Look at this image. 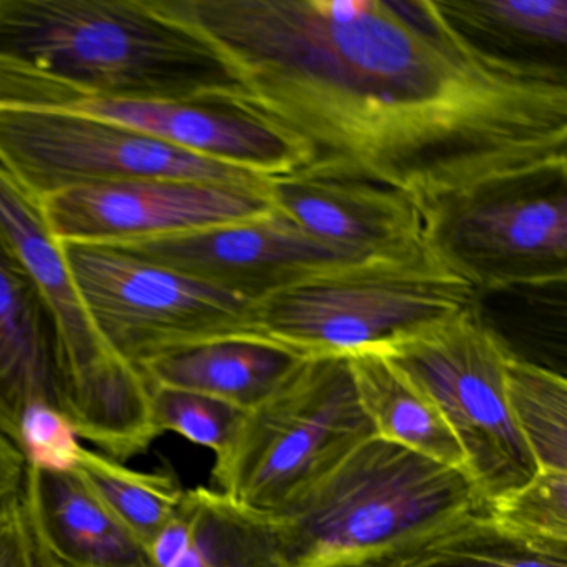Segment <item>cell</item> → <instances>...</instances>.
<instances>
[{"mask_svg": "<svg viewBox=\"0 0 567 567\" xmlns=\"http://www.w3.org/2000/svg\"><path fill=\"white\" fill-rule=\"evenodd\" d=\"M19 504L38 567H155L148 547L75 471L25 463Z\"/></svg>", "mask_w": 567, "mask_h": 567, "instance_id": "obj_14", "label": "cell"}, {"mask_svg": "<svg viewBox=\"0 0 567 567\" xmlns=\"http://www.w3.org/2000/svg\"><path fill=\"white\" fill-rule=\"evenodd\" d=\"M109 247L251 301L315 271L368 260L311 237L278 210L251 220Z\"/></svg>", "mask_w": 567, "mask_h": 567, "instance_id": "obj_11", "label": "cell"}, {"mask_svg": "<svg viewBox=\"0 0 567 567\" xmlns=\"http://www.w3.org/2000/svg\"><path fill=\"white\" fill-rule=\"evenodd\" d=\"M384 559L388 567H567V553L539 549L503 533L486 511Z\"/></svg>", "mask_w": 567, "mask_h": 567, "instance_id": "obj_21", "label": "cell"}, {"mask_svg": "<svg viewBox=\"0 0 567 567\" xmlns=\"http://www.w3.org/2000/svg\"><path fill=\"white\" fill-rule=\"evenodd\" d=\"M59 245H124L264 217L275 210L261 185L141 178L72 188L41 200Z\"/></svg>", "mask_w": 567, "mask_h": 567, "instance_id": "obj_10", "label": "cell"}, {"mask_svg": "<svg viewBox=\"0 0 567 567\" xmlns=\"http://www.w3.org/2000/svg\"><path fill=\"white\" fill-rule=\"evenodd\" d=\"M348 364L377 436L466 473L463 450L443 414L383 351L348 354Z\"/></svg>", "mask_w": 567, "mask_h": 567, "instance_id": "obj_18", "label": "cell"}, {"mask_svg": "<svg viewBox=\"0 0 567 567\" xmlns=\"http://www.w3.org/2000/svg\"><path fill=\"white\" fill-rule=\"evenodd\" d=\"M0 567H38L21 504L0 520Z\"/></svg>", "mask_w": 567, "mask_h": 567, "instance_id": "obj_27", "label": "cell"}, {"mask_svg": "<svg viewBox=\"0 0 567 567\" xmlns=\"http://www.w3.org/2000/svg\"><path fill=\"white\" fill-rule=\"evenodd\" d=\"M268 188L275 210L358 257L403 260L431 250L430 215L393 188L307 172L270 178Z\"/></svg>", "mask_w": 567, "mask_h": 567, "instance_id": "obj_12", "label": "cell"}, {"mask_svg": "<svg viewBox=\"0 0 567 567\" xmlns=\"http://www.w3.org/2000/svg\"><path fill=\"white\" fill-rule=\"evenodd\" d=\"M148 553L155 567H285L268 519L208 487L185 491Z\"/></svg>", "mask_w": 567, "mask_h": 567, "instance_id": "obj_17", "label": "cell"}, {"mask_svg": "<svg viewBox=\"0 0 567 567\" xmlns=\"http://www.w3.org/2000/svg\"><path fill=\"white\" fill-rule=\"evenodd\" d=\"M378 350L443 414L484 504L537 473L507 406L504 367L513 351L480 303Z\"/></svg>", "mask_w": 567, "mask_h": 567, "instance_id": "obj_6", "label": "cell"}, {"mask_svg": "<svg viewBox=\"0 0 567 567\" xmlns=\"http://www.w3.org/2000/svg\"><path fill=\"white\" fill-rule=\"evenodd\" d=\"M152 416L158 433L181 434L185 440L214 451L215 460L224 456L244 421L245 411L192 391L148 386Z\"/></svg>", "mask_w": 567, "mask_h": 567, "instance_id": "obj_24", "label": "cell"}, {"mask_svg": "<svg viewBox=\"0 0 567 567\" xmlns=\"http://www.w3.org/2000/svg\"><path fill=\"white\" fill-rule=\"evenodd\" d=\"M75 473L97 494L112 514L151 547L174 519L185 489L172 471L131 470L101 451L81 447Z\"/></svg>", "mask_w": 567, "mask_h": 567, "instance_id": "obj_19", "label": "cell"}, {"mask_svg": "<svg viewBox=\"0 0 567 567\" xmlns=\"http://www.w3.org/2000/svg\"><path fill=\"white\" fill-rule=\"evenodd\" d=\"M78 437L68 417L45 403L29 406L19 426V447L25 463L54 473L75 471L82 447Z\"/></svg>", "mask_w": 567, "mask_h": 567, "instance_id": "obj_25", "label": "cell"}, {"mask_svg": "<svg viewBox=\"0 0 567 567\" xmlns=\"http://www.w3.org/2000/svg\"><path fill=\"white\" fill-rule=\"evenodd\" d=\"M507 406L537 470L567 471V383L563 374L511 353Z\"/></svg>", "mask_w": 567, "mask_h": 567, "instance_id": "obj_22", "label": "cell"}, {"mask_svg": "<svg viewBox=\"0 0 567 567\" xmlns=\"http://www.w3.org/2000/svg\"><path fill=\"white\" fill-rule=\"evenodd\" d=\"M214 52L152 0H0V104L51 94L212 104Z\"/></svg>", "mask_w": 567, "mask_h": 567, "instance_id": "obj_2", "label": "cell"}, {"mask_svg": "<svg viewBox=\"0 0 567 567\" xmlns=\"http://www.w3.org/2000/svg\"><path fill=\"white\" fill-rule=\"evenodd\" d=\"M0 164L35 200L87 185L167 178L261 185L267 178L61 109L0 104Z\"/></svg>", "mask_w": 567, "mask_h": 567, "instance_id": "obj_8", "label": "cell"}, {"mask_svg": "<svg viewBox=\"0 0 567 567\" xmlns=\"http://www.w3.org/2000/svg\"><path fill=\"white\" fill-rule=\"evenodd\" d=\"M54 327L31 278L0 241V431L19 446L29 406L58 410Z\"/></svg>", "mask_w": 567, "mask_h": 567, "instance_id": "obj_15", "label": "cell"}, {"mask_svg": "<svg viewBox=\"0 0 567 567\" xmlns=\"http://www.w3.org/2000/svg\"><path fill=\"white\" fill-rule=\"evenodd\" d=\"M476 288L433 250L315 271L254 305V331L301 357L378 350L476 307Z\"/></svg>", "mask_w": 567, "mask_h": 567, "instance_id": "obj_4", "label": "cell"}, {"mask_svg": "<svg viewBox=\"0 0 567 567\" xmlns=\"http://www.w3.org/2000/svg\"><path fill=\"white\" fill-rule=\"evenodd\" d=\"M31 107L61 109L112 122L267 181L287 177L303 167L300 151L284 135L221 105L51 94Z\"/></svg>", "mask_w": 567, "mask_h": 567, "instance_id": "obj_13", "label": "cell"}, {"mask_svg": "<svg viewBox=\"0 0 567 567\" xmlns=\"http://www.w3.org/2000/svg\"><path fill=\"white\" fill-rule=\"evenodd\" d=\"M324 567H388L386 559L348 560V563L331 564Z\"/></svg>", "mask_w": 567, "mask_h": 567, "instance_id": "obj_28", "label": "cell"}, {"mask_svg": "<svg viewBox=\"0 0 567 567\" xmlns=\"http://www.w3.org/2000/svg\"><path fill=\"white\" fill-rule=\"evenodd\" d=\"M79 300L122 363L148 361L254 331L255 301L109 245H61Z\"/></svg>", "mask_w": 567, "mask_h": 567, "instance_id": "obj_7", "label": "cell"}, {"mask_svg": "<svg viewBox=\"0 0 567 567\" xmlns=\"http://www.w3.org/2000/svg\"><path fill=\"white\" fill-rule=\"evenodd\" d=\"M480 511L463 470L374 434L268 523L285 567H324L394 556Z\"/></svg>", "mask_w": 567, "mask_h": 567, "instance_id": "obj_3", "label": "cell"}, {"mask_svg": "<svg viewBox=\"0 0 567 567\" xmlns=\"http://www.w3.org/2000/svg\"><path fill=\"white\" fill-rule=\"evenodd\" d=\"M491 523L539 549L567 553V471L537 470L519 489L484 504Z\"/></svg>", "mask_w": 567, "mask_h": 567, "instance_id": "obj_23", "label": "cell"}, {"mask_svg": "<svg viewBox=\"0 0 567 567\" xmlns=\"http://www.w3.org/2000/svg\"><path fill=\"white\" fill-rule=\"evenodd\" d=\"M25 457L21 447L0 431V520L4 519L21 499Z\"/></svg>", "mask_w": 567, "mask_h": 567, "instance_id": "obj_26", "label": "cell"}, {"mask_svg": "<svg viewBox=\"0 0 567 567\" xmlns=\"http://www.w3.org/2000/svg\"><path fill=\"white\" fill-rule=\"evenodd\" d=\"M431 250L477 293L567 280V172L497 185L441 212Z\"/></svg>", "mask_w": 567, "mask_h": 567, "instance_id": "obj_9", "label": "cell"}, {"mask_svg": "<svg viewBox=\"0 0 567 567\" xmlns=\"http://www.w3.org/2000/svg\"><path fill=\"white\" fill-rule=\"evenodd\" d=\"M307 357L258 334L224 338L148 361L138 368L147 386L205 394L238 410L270 398Z\"/></svg>", "mask_w": 567, "mask_h": 567, "instance_id": "obj_16", "label": "cell"}, {"mask_svg": "<svg viewBox=\"0 0 567 567\" xmlns=\"http://www.w3.org/2000/svg\"><path fill=\"white\" fill-rule=\"evenodd\" d=\"M440 6L473 41L499 54L566 51L567 0H440Z\"/></svg>", "mask_w": 567, "mask_h": 567, "instance_id": "obj_20", "label": "cell"}, {"mask_svg": "<svg viewBox=\"0 0 567 567\" xmlns=\"http://www.w3.org/2000/svg\"><path fill=\"white\" fill-rule=\"evenodd\" d=\"M152 2L224 68L230 85L212 104L284 135L298 172L393 188L431 220L567 172L564 68L484 48L440 0Z\"/></svg>", "mask_w": 567, "mask_h": 567, "instance_id": "obj_1", "label": "cell"}, {"mask_svg": "<svg viewBox=\"0 0 567 567\" xmlns=\"http://www.w3.org/2000/svg\"><path fill=\"white\" fill-rule=\"evenodd\" d=\"M348 357H310L247 411L234 444L215 460L218 493L270 519L374 436Z\"/></svg>", "mask_w": 567, "mask_h": 567, "instance_id": "obj_5", "label": "cell"}]
</instances>
